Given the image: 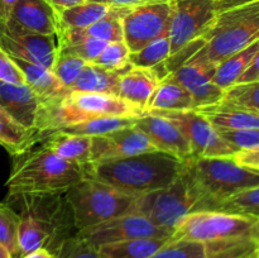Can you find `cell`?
I'll return each instance as SVG.
<instances>
[{
  "label": "cell",
  "mask_w": 259,
  "mask_h": 258,
  "mask_svg": "<svg viewBox=\"0 0 259 258\" xmlns=\"http://www.w3.org/2000/svg\"><path fill=\"white\" fill-rule=\"evenodd\" d=\"M258 50L259 40L218 63L217 68H215L214 78H212L214 82L223 90H227L230 86L235 85L240 76L244 73L248 66L250 65Z\"/></svg>",
  "instance_id": "cell-27"
},
{
  "label": "cell",
  "mask_w": 259,
  "mask_h": 258,
  "mask_svg": "<svg viewBox=\"0 0 259 258\" xmlns=\"http://www.w3.org/2000/svg\"><path fill=\"white\" fill-rule=\"evenodd\" d=\"M204 45L189 58L217 66L259 40V0L218 13L202 37Z\"/></svg>",
  "instance_id": "cell-4"
},
{
  "label": "cell",
  "mask_w": 259,
  "mask_h": 258,
  "mask_svg": "<svg viewBox=\"0 0 259 258\" xmlns=\"http://www.w3.org/2000/svg\"><path fill=\"white\" fill-rule=\"evenodd\" d=\"M0 81L9 83H25L24 75L9 53L0 47Z\"/></svg>",
  "instance_id": "cell-40"
},
{
  "label": "cell",
  "mask_w": 259,
  "mask_h": 258,
  "mask_svg": "<svg viewBox=\"0 0 259 258\" xmlns=\"http://www.w3.org/2000/svg\"><path fill=\"white\" fill-rule=\"evenodd\" d=\"M215 68L217 66L210 63L187 60L171 73L190 93L194 109L212 105L224 98L225 90L219 88L212 80Z\"/></svg>",
  "instance_id": "cell-15"
},
{
  "label": "cell",
  "mask_w": 259,
  "mask_h": 258,
  "mask_svg": "<svg viewBox=\"0 0 259 258\" xmlns=\"http://www.w3.org/2000/svg\"><path fill=\"white\" fill-rule=\"evenodd\" d=\"M86 63H88L86 61L77 57V56L57 52V57H56L52 71L60 78L61 82L66 88L70 89V86L75 82V80L78 77Z\"/></svg>",
  "instance_id": "cell-37"
},
{
  "label": "cell",
  "mask_w": 259,
  "mask_h": 258,
  "mask_svg": "<svg viewBox=\"0 0 259 258\" xmlns=\"http://www.w3.org/2000/svg\"><path fill=\"white\" fill-rule=\"evenodd\" d=\"M255 219L214 210L192 211L180 220L171 240H190L205 244L238 239L249 235Z\"/></svg>",
  "instance_id": "cell-8"
},
{
  "label": "cell",
  "mask_w": 259,
  "mask_h": 258,
  "mask_svg": "<svg viewBox=\"0 0 259 258\" xmlns=\"http://www.w3.org/2000/svg\"><path fill=\"white\" fill-rule=\"evenodd\" d=\"M168 119L184 133L191 147L192 158L233 157L235 151L222 138L211 123L195 109L182 111H148Z\"/></svg>",
  "instance_id": "cell-10"
},
{
  "label": "cell",
  "mask_w": 259,
  "mask_h": 258,
  "mask_svg": "<svg viewBox=\"0 0 259 258\" xmlns=\"http://www.w3.org/2000/svg\"><path fill=\"white\" fill-rule=\"evenodd\" d=\"M40 100L27 83L0 81V106L30 131H38Z\"/></svg>",
  "instance_id": "cell-17"
},
{
  "label": "cell",
  "mask_w": 259,
  "mask_h": 258,
  "mask_svg": "<svg viewBox=\"0 0 259 258\" xmlns=\"http://www.w3.org/2000/svg\"><path fill=\"white\" fill-rule=\"evenodd\" d=\"M194 109L189 91L169 73L159 82L146 106L148 111H182Z\"/></svg>",
  "instance_id": "cell-24"
},
{
  "label": "cell",
  "mask_w": 259,
  "mask_h": 258,
  "mask_svg": "<svg viewBox=\"0 0 259 258\" xmlns=\"http://www.w3.org/2000/svg\"><path fill=\"white\" fill-rule=\"evenodd\" d=\"M129 51L128 46L121 42H111L106 45V47L101 51L100 55L93 61V63H96L99 66L109 68L114 71H128L132 67L129 62Z\"/></svg>",
  "instance_id": "cell-36"
},
{
  "label": "cell",
  "mask_w": 259,
  "mask_h": 258,
  "mask_svg": "<svg viewBox=\"0 0 259 258\" xmlns=\"http://www.w3.org/2000/svg\"><path fill=\"white\" fill-rule=\"evenodd\" d=\"M125 72L126 71L109 70L96 63L88 62L68 91L110 94L118 96L119 81Z\"/></svg>",
  "instance_id": "cell-23"
},
{
  "label": "cell",
  "mask_w": 259,
  "mask_h": 258,
  "mask_svg": "<svg viewBox=\"0 0 259 258\" xmlns=\"http://www.w3.org/2000/svg\"><path fill=\"white\" fill-rule=\"evenodd\" d=\"M17 2L18 0H0V23H5L9 19Z\"/></svg>",
  "instance_id": "cell-44"
},
{
  "label": "cell",
  "mask_w": 259,
  "mask_h": 258,
  "mask_svg": "<svg viewBox=\"0 0 259 258\" xmlns=\"http://www.w3.org/2000/svg\"><path fill=\"white\" fill-rule=\"evenodd\" d=\"M169 56H171V42H169L168 32H166L144 46L142 50L131 52L129 62L136 67L151 68L166 61Z\"/></svg>",
  "instance_id": "cell-32"
},
{
  "label": "cell",
  "mask_w": 259,
  "mask_h": 258,
  "mask_svg": "<svg viewBox=\"0 0 259 258\" xmlns=\"http://www.w3.org/2000/svg\"><path fill=\"white\" fill-rule=\"evenodd\" d=\"M196 210L197 197L182 171L168 186L137 196L132 214L142 215L157 227L174 233L180 220Z\"/></svg>",
  "instance_id": "cell-7"
},
{
  "label": "cell",
  "mask_w": 259,
  "mask_h": 258,
  "mask_svg": "<svg viewBox=\"0 0 259 258\" xmlns=\"http://www.w3.org/2000/svg\"><path fill=\"white\" fill-rule=\"evenodd\" d=\"M14 158L5 184L7 199L23 195L66 192L86 179L83 164L67 161L43 147L35 151L30 148Z\"/></svg>",
  "instance_id": "cell-2"
},
{
  "label": "cell",
  "mask_w": 259,
  "mask_h": 258,
  "mask_svg": "<svg viewBox=\"0 0 259 258\" xmlns=\"http://www.w3.org/2000/svg\"><path fill=\"white\" fill-rule=\"evenodd\" d=\"M143 132L157 151L164 152L186 162L192 158L191 147L181 131L168 119L152 113H144L134 123Z\"/></svg>",
  "instance_id": "cell-16"
},
{
  "label": "cell",
  "mask_w": 259,
  "mask_h": 258,
  "mask_svg": "<svg viewBox=\"0 0 259 258\" xmlns=\"http://www.w3.org/2000/svg\"><path fill=\"white\" fill-rule=\"evenodd\" d=\"M136 197L90 177L66 191L77 232L113 218L132 214Z\"/></svg>",
  "instance_id": "cell-6"
},
{
  "label": "cell",
  "mask_w": 259,
  "mask_h": 258,
  "mask_svg": "<svg viewBox=\"0 0 259 258\" xmlns=\"http://www.w3.org/2000/svg\"><path fill=\"white\" fill-rule=\"evenodd\" d=\"M149 258H207L206 245L201 242L169 239Z\"/></svg>",
  "instance_id": "cell-35"
},
{
  "label": "cell",
  "mask_w": 259,
  "mask_h": 258,
  "mask_svg": "<svg viewBox=\"0 0 259 258\" xmlns=\"http://www.w3.org/2000/svg\"><path fill=\"white\" fill-rule=\"evenodd\" d=\"M169 242V238H142L100 245L99 258H149Z\"/></svg>",
  "instance_id": "cell-26"
},
{
  "label": "cell",
  "mask_w": 259,
  "mask_h": 258,
  "mask_svg": "<svg viewBox=\"0 0 259 258\" xmlns=\"http://www.w3.org/2000/svg\"><path fill=\"white\" fill-rule=\"evenodd\" d=\"M90 162L109 161V159L124 158L157 151L149 142L146 134L136 126L119 129L103 136L91 137Z\"/></svg>",
  "instance_id": "cell-14"
},
{
  "label": "cell",
  "mask_w": 259,
  "mask_h": 258,
  "mask_svg": "<svg viewBox=\"0 0 259 258\" xmlns=\"http://www.w3.org/2000/svg\"><path fill=\"white\" fill-rule=\"evenodd\" d=\"M185 175L197 197V210H214L228 197L259 186V172L233 157H205L185 162Z\"/></svg>",
  "instance_id": "cell-3"
},
{
  "label": "cell",
  "mask_w": 259,
  "mask_h": 258,
  "mask_svg": "<svg viewBox=\"0 0 259 258\" xmlns=\"http://www.w3.org/2000/svg\"><path fill=\"white\" fill-rule=\"evenodd\" d=\"M88 2L103 3V4L109 5L111 8H118V9H132V8L148 4V3L158 2V0H88Z\"/></svg>",
  "instance_id": "cell-43"
},
{
  "label": "cell",
  "mask_w": 259,
  "mask_h": 258,
  "mask_svg": "<svg viewBox=\"0 0 259 258\" xmlns=\"http://www.w3.org/2000/svg\"><path fill=\"white\" fill-rule=\"evenodd\" d=\"M249 239L250 242L254 244L255 252H257V250H259V218L258 219H255L254 224H253L252 229H250Z\"/></svg>",
  "instance_id": "cell-48"
},
{
  "label": "cell",
  "mask_w": 259,
  "mask_h": 258,
  "mask_svg": "<svg viewBox=\"0 0 259 258\" xmlns=\"http://www.w3.org/2000/svg\"><path fill=\"white\" fill-rule=\"evenodd\" d=\"M171 55L204 37L217 18L215 0H169Z\"/></svg>",
  "instance_id": "cell-9"
},
{
  "label": "cell",
  "mask_w": 259,
  "mask_h": 258,
  "mask_svg": "<svg viewBox=\"0 0 259 258\" xmlns=\"http://www.w3.org/2000/svg\"><path fill=\"white\" fill-rule=\"evenodd\" d=\"M214 125L217 131H240L259 128V113L219 101L212 105L195 109Z\"/></svg>",
  "instance_id": "cell-20"
},
{
  "label": "cell",
  "mask_w": 259,
  "mask_h": 258,
  "mask_svg": "<svg viewBox=\"0 0 259 258\" xmlns=\"http://www.w3.org/2000/svg\"><path fill=\"white\" fill-rule=\"evenodd\" d=\"M235 162L248 168L255 169L259 172V147L247 151H239L233 156Z\"/></svg>",
  "instance_id": "cell-41"
},
{
  "label": "cell",
  "mask_w": 259,
  "mask_h": 258,
  "mask_svg": "<svg viewBox=\"0 0 259 258\" xmlns=\"http://www.w3.org/2000/svg\"><path fill=\"white\" fill-rule=\"evenodd\" d=\"M0 47L12 57L52 70L57 57L56 35H43L17 27L9 20L0 23Z\"/></svg>",
  "instance_id": "cell-13"
},
{
  "label": "cell",
  "mask_w": 259,
  "mask_h": 258,
  "mask_svg": "<svg viewBox=\"0 0 259 258\" xmlns=\"http://www.w3.org/2000/svg\"><path fill=\"white\" fill-rule=\"evenodd\" d=\"M214 211H223L228 214L242 215V217L259 218V186L243 190L215 206Z\"/></svg>",
  "instance_id": "cell-31"
},
{
  "label": "cell",
  "mask_w": 259,
  "mask_h": 258,
  "mask_svg": "<svg viewBox=\"0 0 259 258\" xmlns=\"http://www.w3.org/2000/svg\"><path fill=\"white\" fill-rule=\"evenodd\" d=\"M161 81V77L153 67L132 66L120 77L118 96L146 111L147 103Z\"/></svg>",
  "instance_id": "cell-19"
},
{
  "label": "cell",
  "mask_w": 259,
  "mask_h": 258,
  "mask_svg": "<svg viewBox=\"0 0 259 258\" xmlns=\"http://www.w3.org/2000/svg\"><path fill=\"white\" fill-rule=\"evenodd\" d=\"M20 215L7 202H0V244L4 245L13 258H20L18 248V227Z\"/></svg>",
  "instance_id": "cell-33"
},
{
  "label": "cell",
  "mask_w": 259,
  "mask_h": 258,
  "mask_svg": "<svg viewBox=\"0 0 259 258\" xmlns=\"http://www.w3.org/2000/svg\"><path fill=\"white\" fill-rule=\"evenodd\" d=\"M40 143L43 148L50 149L53 153L70 162L78 164H86L90 162L93 143L91 137L75 136L62 132H50L40 134Z\"/></svg>",
  "instance_id": "cell-22"
},
{
  "label": "cell",
  "mask_w": 259,
  "mask_h": 258,
  "mask_svg": "<svg viewBox=\"0 0 259 258\" xmlns=\"http://www.w3.org/2000/svg\"><path fill=\"white\" fill-rule=\"evenodd\" d=\"M8 20L38 34L56 35L57 33V12L48 0H18Z\"/></svg>",
  "instance_id": "cell-18"
},
{
  "label": "cell",
  "mask_w": 259,
  "mask_h": 258,
  "mask_svg": "<svg viewBox=\"0 0 259 258\" xmlns=\"http://www.w3.org/2000/svg\"><path fill=\"white\" fill-rule=\"evenodd\" d=\"M223 101L259 113V81L230 86L225 90Z\"/></svg>",
  "instance_id": "cell-34"
},
{
  "label": "cell",
  "mask_w": 259,
  "mask_h": 258,
  "mask_svg": "<svg viewBox=\"0 0 259 258\" xmlns=\"http://www.w3.org/2000/svg\"><path fill=\"white\" fill-rule=\"evenodd\" d=\"M146 111L116 95L68 91L65 98L40 105L38 131L40 134L60 131L73 124L105 116L139 118Z\"/></svg>",
  "instance_id": "cell-5"
},
{
  "label": "cell",
  "mask_w": 259,
  "mask_h": 258,
  "mask_svg": "<svg viewBox=\"0 0 259 258\" xmlns=\"http://www.w3.org/2000/svg\"><path fill=\"white\" fill-rule=\"evenodd\" d=\"M40 141V133L30 131L18 123L8 111L0 106V146L14 156L24 153Z\"/></svg>",
  "instance_id": "cell-25"
},
{
  "label": "cell",
  "mask_w": 259,
  "mask_h": 258,
  "mask_svg": "<svg viewBox=\"0 0 259 258\" xmlns=\"http://www.w3.org/2000/svg\"><path fill=\"white\" fill-rule=\"evenodd\" d=\"M93 247L142 238H171L172 232L159 228L139 214H125L76 233Z\"/></svg>",
  "instance_id": "cell-12"
},
{
  "label": "cell",
  "mask_w": 259,
  "mask_h": 258,
  "mask_svg": "<svg viewBox=\"0 0 259 258\" xmlns=\"http://www.w3.org/2000/svg\"><path fill=\"white\" fill-rule=\"evenodd\" d=\"M24 75L25 83L38 96L42 105L60 101L68 94V89L61 82L52 70L12 57Z\"/></svg>",
  "instance_id": "cell-21"
},
{
  "label": "cell",
  "mask_w": 259,
  "mask_h": 258,
  "mask_svg": "<svg viewBox=\"0 0 259 258\" xmlns=\"http://www.w3.org/2000/svg\"><path fill=\"white\" fill-rule=\"evenodd\" d=\"M137 119L138 118H133V116H105V118H98L83 121V123L73 124V125L66 126V128L55 132L86 137L103 136V134L111 133V132L119 131V129L134 126Z\"/></svg>",
  "instance_id": "cell-30"
},
{
  "label": "cell",
  "mask_w": 259,
  "mask_h": 258,
  "mask_svg": "<svg viewBox=\"0 0 259 258\" xmlns=\"http://www.w3.org/2000/svg\"><path fill=\"white\" fill-rule=\"evenodd\" d=\"M169 15V0H158L126 10L121 24L124 43L128 46L129 51L137 52L168 32Z\"/></svg>",
  "instance_id": "cell-11"
},
{
  "label": "cell",
  "mask_w": 259,
  "mask_h": 258,
  "mask_svg": "<svg viewBox=\"0 0 259 258\" xmlns=\"http://www.w3.org/2000/svg\"><path fill=\"white\" fill-rule=\"evenodd\" d=\"M50 4L55 8L56 12H61V10L68 9L75 5L82 4V3L88 2V0H48Z\"/></svg>",
  "instance_id": "cell-46"
},
{
  "label": "cell",
  "mask_w": 259,
  "mask_h": 258,
  "mask_svg": "<svg viewBox=\"0 0 259 258\" xmlns=\"http://www.w3.org/2000/svg\"><path fill=\"white\" fill-rule=\"evenodd\" d=\"M0 258H13V255L10 254L9 250H8L3 244H0Z\"/></svg>",
  "instance_id": "cell-49"
},
{
  "label": "cell",
  "mask_w": 259,
  "mask_h": 258,
  "mask_svg": "<svg viewBox=\"0 0 259 258\" xmlns=\"http://www.w3.org/2000/svg\"><path fill=\"white\" fill-rule=\"evenodd\" d=\"M255 2V0H215L217 3V10L218 13L223 12V10L230 9V8L239 7V5L248 4V3Z\"/></svg>",
  "instance_id": "cell-45"
},
{
  "label": "cell",
  "mask_w": 259,
  "mask_h": 258,
  "mask_svg": "<svg viewBox=\"0 0 259 258\" xmlns=\"http://www.w3.org/2000/svg\"><path fill=\"white\" fill-rule=\"evenodd\" d=\"M128 9H118L113 8L111 12L103 19L98 20L94 24L86 28H77V29H70L76 35L86 38H94V39L104 40L106 43L121 42L123 38V24L121 19L123 15Z\"/></svg>",
  "instance_id": "cell-29"
},
{
  "label": "cell",
  "mask_w": 259,
  "mask_h": 258,
  "mask_svg": "<svg viewBox=\"0 0 259 258\" xmlns=\"http://www.w3.org/2000/svg\"><path fill=\"white\" fill-rule=\"evenodd\" d=\"M255 81H259V50L257 51L254 57H253L252 62L248 66L247 70L244 71V73L237 81V83H249L255 82Z\"/></svg>",
  "instance_id": "cell-42"
},
{
  "label": "cell",
  "mask_w": 259,
  "mask_h": 258,
  "mask_svg": "<svg viewBox=\"0 0 259 258\" xmlns=\"http://www.w3.org/2000/svg\"><path fill=\"white\" fill-rule=\"evenodd\" d=\"M185 162L161 151L83 164L86 177L133 196L171 185L184 171Z\"/></svg>",
  "instance_id": "cell-1"
},
{
  "label": "cell",
  "mask_w": 259,
  "mask_h": 258,
  "mask_svg": "<svg viewBox=\"0 0 259 258\" xmlns=\"http://www.w3.org/2000/svg\"><path fill=\"white\" fill-rule=\"evenodd\" d=\"M55 254L57 258H99L98 249L77 235L63 240Z\"/></svg>",
  "instance_id": "cell-38"
},
{
  "label": "cell",
  "mask_w": 259,
  "mask_h": 258,
  "mask_svg": "<svg viewBox=\"0 0 259 258\" xmlns=\"http://www.w3.org/2000/svg\"><path fill=\"white\" fill-rule=\"evenodd\" d=\"M222 138L232 147L235 153L259 147V128L240 131H218Z\"/></svg>",
  "instance_id": "cell-39"
},
{
  "label": "cell",
  "mask_w": 259,
  "mask_h": 258,
  "mask_svg": "<svg viewBox=\"0 0 259 258\" xmlns=\"http://www.w3.org/2000/svg\"><path fill=\"white\" fill-rule=\"evenodd\" d=\"M113 8L103 3L85 2L68 9L57 12L58 28L62 29H77L86 28L98 20L105 18ZM57 28V29H58Z\"/></svg>",
  "instance_id": "cell-28"
},
{
  "label": "cell",
  "mask_w": 259,
  "mask_h": 258,
  "mask_svg": "<svg viewBox=\"0 0 259 258\" xmlns=\"http://www.w3.org/2000/svg\"><path fill=\"white\" fill-rule=\"evenodd\" d=\"M22 258H57V255L53 252L48 250L47 248H40V249L34 250V252H30L28 254L23 255Z\"/></svg>",
  "instance_id": "cell-47"
},
{
  "label": "cell",
  "mask_w": 259,
  "mask_h": 258,
  "mask_svg": "<svg viewBox=\"0 0 259 258\" xmlns=\"http://www.w3.org/2000/svg\"><path fill=\"white\" fill-rule=\"evenodd\" d=\"M249 258H259V250H257V252H254V253H253V254L250 255Z\"/></svg>",
  "instance_id": "cell-50"
}]
</instances>
